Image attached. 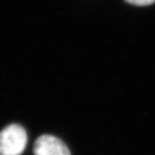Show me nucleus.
<instances>
[{
	"label": "nucleus",
	"mask_w": 155,
	"mask_h": 155,
	"mask_svg": "<svg viewBox=\"0 0 155 155\" xmlns=\"http://www.w3.org/2000/svg\"><path fill=\"white\" fill-rule=\"evenodd\" d=\"M27 145V134L23 126L10 124L0 132V155H21Z\"/></svg>",
	"instance_id": "obj_1"
},
{
	"label": "nucleus",
	"mask_w": 155,
	"mask_h": 155,
	"mask_svg": "<svg viewBox=\"0 0 155 155\" xmlns=\"http://www.w3.org/2000/svg\"><path fill=\"white\" fill-rule=\"evenodd\" d=\"M34 155H71L65 144L56 137L44 135L39 137L33 148Z\"/></svg>",
	"instance_id": "obj_2"
},
{
	"label": "nucleus",
	"mask_w": 155,
	"mask_h": 155,
	"mask_svg": "<svg viewBox=\"0 0 155 155\" xmlns=\"http://www.w3.org/2000/svg\"><path fill=\"white\" fill-rule=\"evenodd\" d=\"M125 1L131 5L137 6V7L150 6L155 3V0H125Z\"/></svg>",
	"instance_id": "obj_3"
}]
</instances>
